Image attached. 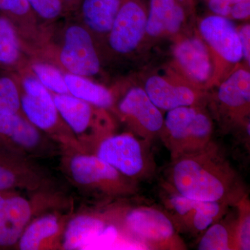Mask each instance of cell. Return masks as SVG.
Returning <instances> with one entry per match:
<instances>
[{
    "label": "cell",
    "instance_id": "cell-15",
    "mask_svg": "<svg viewBox=\"0 0 250 250\" xmlns=\"http://www.w3.org/2000/svg\"><path fill=\"white\" fill-rule=\"evenodd\" d=\"M73 204L46 210L35 217L24 229L15 249L61 250L62 235L73 213Z\"/></svg>",
    "mask_w": 250,
    "mask_h": 250
},
{
    "label": "cell",
    "instance_id": "cell-32",
    "mask_svg": "<svg viewBox=\"0 0 250 250\" xmlns=\"http://www.w3.org/2000/svg\"><path fill=\"white\" fill-rule=\"evenodd\" d=\"M240 41L243 52V57H245L248 64L250 62V26L246 24L241 28L238 32Z\"/></svg>",
    "mask_w": 250,
    "mask_h": 250
},
{
    "label": "cell",
    "instance_id": "cell-11",
    "mask_svg": "<svg viewBox=\"0 0 250 250\" xmlns=\"http://www.w3.org/2000/svg\"><path fill=\"white\" fill-rule=\"evenodd\" d=\"M52 95L61 116L83 152H89L99 141L113 133L114 125L107 110L94 106L70 94Z\"/></svg>",
    "mask_w": 250,
    "mask_h": 250
},
{
    "label": "cell",
    "instance_id": "cell-22",
    "mask_svg": "<svg viewBox=\"0 0 250 250\" xmlns=\"http://www.w3.org/2000/svg\"><path fill=\"white\" fill-rule=\"evenodd\" d=\"M176 59L189 77L204 82L209 77L210 62L205 44L197 39L182 41L174 50Z\"/></svg>",
    "mask_w": 250,
    "mask_h": 250
},
{
    "label": "cell",
    "instance_id": "cell-31",
    "mask_svg": "<svg viewBox=\"0 0 250 250\" xmlns=\"http://www.w3.org/2000/svg\"><path fill=\"white\" fill-rule=\"evenodd\" d=\"M241 1L246 0H210L208 6L213 13L224 17L231 14L233 5Z\"/></svg>",
    "mask_w": 250,
    "mask_h": 250
},
{
    "label": "cell",
    "instance_id": "cell-18",
    "mask_svg": "<svg viewBox=\"0 0 250 250\" xmlns=\"http://www.w3.org/2000/svg\"><path fill=\"white\" fill-rule=\"evenodd\" d=\"M200 31L208 44L229 62H240L243 52L239 35L232 22L223 16L205 18L200 24Z\"/></svg>",
    "mask_w": 250,
    "mask_h": 250
},
{
    "label": "cell",
    "instance_id": "cell-21",
    "mask_svg": "<svg viewBox=\"0 0 250 250\" xmlns=\"http://www.w3.org/2000/svg\"><path fill=\"white\" fill-rule=\"evenodd\" d=\"M121 4V0H82L77 20L93 36L107 35Z\"/></svg>",
    "mask_w": 250,
    "mask_h": 250
},
{
    "label": "cell",
    "instance_id": "cell-29",
    "mask_svg": "<svg viewBox=\"0 0 250 250\" xmlns=\"http://www.w3.org/2000/svg\"><path fill=\"white\" fill-rule=\"evenodd\" d=\"M236 229L237 250H250V204L248 194L238 202Z\"/></svg>",
    "mask_w": 250,
    "mask_h": 250
},
{
    "label": "cell",
    "instance_id": "cell-1",
    "mask_svg": "<svg viewBox=\"0 0 250 250\" xmlns=\"http://www.w3.org/2000/svg\"><path fill=\"white\" fill-rule=\"evenodd\" d=\"M164 184L182 196L231 207L248 194L239 174L213 141L198 152L171 159Z\"/></svg>",
    "mask_w": 250,
    "mask_h": 250
},
{
    "label": "cell",
    "instance_id": "cell-33",
    "mask_svg": "<svg viewBox=\"0 0 250 250\" xmlns=\"http://www.w3.org/2000/svg\"><path fill=\"white\" fill-rule=\"evenodd\" d=\"M231 16L236 19H245L249 17L250 14V0L241 1L233 5L231 10Z\"/></svg>",
    "mask_w": 250,
    "mask_h": 250
},
{
    "label": "cell",
    "instance_id": "cell-13",
    "mask_svg": "<svg viewBox=\"0 0 250 250\" xmlns=\"http://www.w3.org/2000/svg\"><path fill=\"white\" fill-rule=\"evenodd\" d=\"M116 111L140 139L152 145L160 136L164 116L142 88L136 87L126 92L118 102Z\"/></svg>",
    "mask_w": 250,
    "mask_h": 250
},
{
    "label": "cell",
    "instance_id": "cell-20",
    "mask_svg": "<svg viewBox=\"0 0 250 250\" xmlns=\"http://www.w3.org/2000/svg\"><path fill=\"white\" fill-rule=\"evenodd\" d=\"M145 91L156 107L165 111L192 106L197 98L196 94L190 88L170 84L158 76L148 79Z\"/></svg>",
    "mask_w": 250,
    "mask_h": 250
},
{
    "label": "cell",
    "instance_id": "cell-30",
    "mask_svg": "<svg viewBox=\"0 0 250 250\" xmlns=\"http://www.w3.org/2000/svg\"><path fill=\"white\" fill-rule=\"evenodd\" d=\"M31 9L44 24H53L65 14L62 0H28ZM47 26V25H46Z\"/></svg>",
    "mask_w": 250,
    "mask_h": 250
},
{
    "label": "cell",
    "instance_id": "cell-17",
    "mask_svg": "<svg viewBox=\"0 0 250 250\" xmlns=\"http://www.w3.org/2000/svg\"><path fill=\"white\" fill-rule=\"evenodd\" d=\"M0 13L16 27L30 57L39 55L48 36V26L41 24L28 0H0Z\"/></svg>",
    "mask_w": 250,
    "mask_h": 250
},
{
    "label": "cell",
    "instance_id": "cell-23",
    "mask_svg": "<svg viewBox=\"0 0 250 250\" xmlns=\"http://www.w3.org/2000/svg\"><path fill=\"white\" fill-rule=\"evenodd\" d=\"M184 20L183 9L174 0H151L146 32L151 36L174 34L180 29Z\"/></svg>",
    "mask_w": 250,
    "mask_h": 250
},
{
    "label": "cell",
    "instance_id": "cell-7",
    "mask_svg": "<svg viewBox=\"0 0 250 250\" xmlns=\"http://www.w3.org/2000/svg\"><path fill=\"white\" fill-rule=\"evenodd\" d=\"M117 244L136 249L100 205L73 212L62 235L61 250L110 248Z\"/></svg>",
    "mask_w": 250,
    "mask_h": 250
},
{
    "label": "cell",
    "instance_id": "cell-10",
    "mask_svg": "<svg viewBox=\"0 0 250 250\" xmlns=\"http://www.w3.org/2000/svg\"><path fill=\"white\" fill-rule=\"evenodd\" d=\"M0 150L34 160L60 156L62 147L24 115L0 112Z\"/></svg>",
    "mask_w": 250,
    "mask_h": 250
},
{
    "label": "cell",
    "instance_id": "cell-9",
    "mask_svg": "<svg viewBox=\"0 0 250 250\" xmlns=\"http://www.w3.org/2000/svg\"><path fill=\"white\" fill-rule=\"evenodd\" d=\"M212 134L208 116L190 106L167 112L160 136L173 159L204 149L213 141Z\"/></svg>",
    "mask_w": 250,
    "mask_h": 250
},
{
    "label": "cell",
    "instance_id": "cell-12",
    "mask_svg": "<svg viewBox=\"0 0 250 250\" xmlns=\"http://www.w3.org/2000/svg\"><path fill=\"white\" fill-rule=\"evenodd\" d=\"M161 199L164 209L179 233L199 237L218 221L231 206L220 202H204L182 196L163 184Z\"/></svg>",
    "mask_w": 250,
    "mask_h": 250
},
{
    "label": "cell",
    "instance_id": "cell-25",
    "mask_svg": "<svg viewBox=\"0 0 250 250\" xmlns=\"http://www.w3.org/2000/svg\"><path fill=\"white\" fill-rule=\"evenodd\" d=\"M64 80L69 94L72 96L104 109L114 107V95L103 85L93 82L88 77L67 72H64Z\"/></svg>",
    "mask_w": 250,
    "mask_h": 250
},
{
    "label": "cell",
    "instance_id": "cell-28",
    "mask_svg": "<svg viewBox=\"0 0 250 250\" xmlns=\"http://www.w3.org/2000/svg\"><path fill=\"white\" fill-rule=\"evenodd\" d=\"M0 112L22 114L19 87L12 73L0 70Z\"/></svg>",
    "mask_w": 250,
    "mask_h": 250
},
{
    "label": "cell",
    "instance_id": "cell-3",
    "mask_svg": "<svg viewBox=\"0 0 250 250\" xmlns=\"http://www.w3.org/2000/svg\"><path fill=\"white\" fill-rule=\"evenodd\" d=\"M60 156L61 168L67 181L100 205L131 199L139 193V182L95 154L63 148Z\"/></svg>",
    "mask_w": 250,
    "mask_h": 250
},
{
    "label": "cell",
    "instance_id": "cell-24",
    "mask_svg": "<svg viewBox=\"0 0 250 250\" xmlns=\"http://www.w3.org/2000/svg\"><path fill=\"white\" fill-rule=\"evenodd\" d=\"M228 211L199 236L197 250H237V208L236 213Z\"/></svg>",
    "mask_w": 250,
    "mask_h": 250
},
{
    "label": "cell",
    "instance_id": "cell-27",
    "mask_svg": "<svg viewBox=\"0 0 250 250\" xmlns=\"http://www.w3.org/2000/svg\"><path fill=\"white\" fill-rule=\"evenodd\" d=\"M27 68L50 93L59 95L69 94L64 80V72L52 62L30 57Z\"/></svg>",
    "mask_w": 250,
    "mask_h": 250
},
{
    "label": "cell",
    "instance_id": "cell-8",
    "mask_svg": "<svg viewBox=\"0 0 250 250\" xmlns=\"http://www.w3.org/2000/svg\"><path fill=\"white\" fill-rule=\"evenodd\" d=\"M151 146L133 133H112L99 141L88 153L139 182L155 175L156 164Z\"/></svg>",
    "mask_w": 250,
    "mask_h": 250
},
{
    "label": "cell",
    "instance_id": "cell-2",
    "mask_svg": "<svg viewBox=\"0 0 250 250\" xmlns=\"http://www.w3.org/2000/svg\"><path fill=\"white\" fill-rule=\"evenodd\" d=\"M110 218L140 250H185L187 245L164 208L131 202V199L101 205Z\"/></svg>",
    "mask_w": 250,
    "mask_h": 250
},
{
    "label": "cell",
    "instance_id": "cell-14",
    "mask_svg": "<svg viewBox=\"0 0 250 250\" xmlns=\"http://www.w3.org/2000/svg\"><path fill=\"white\" fill-rule=\"evenodd\" d=\"M53 188L55 182L52 176L34 160L0 150V191Z\"/></svg>",
    "mask_w": 250,
    "mask_h": 250
},
{
    "label": "cell",
    "instance_id": "cell-16",
    "mask_svg": "<svg viewBox=\"0 0 250 250\" xmlns=\"http://www.w3.org/2000/svg\"><path fill=\"white\" fill-rule=\"evenodd\" d=\"M147 17L137 3L129 1L121 8L108 33V42L113 52L127 54L135 50L146 31Z\"/></svg>",
    "mask_w": 250,
    "mask_h": 250
},
{
    "label": "cell",
    "instance_id": "cell-5",
    "mask_svg": "<svg viewBox=\"0 0 250 250\" xmlns=\"http://www.w3.org/2000/svg\"><path fill=\"white\" fill-rule=\"evenodd\" d=\"M19 87L21 111L38 129L59 146L83 152L54 103L52 93L36 78L27 66L12 73Z\"/></svg>",
    "mask_w": 250,
    "mask_h": 250
},
{
    "label": "cell",
    "instance_id": "cell-6",
    "mask_svg": "<svg viewBox=\"0 0 250 250\" xmlns=\"http://www.w3.org/2000/svg\"><path fill=\"white\" fill-rule=\"evenodd\" d=\"M72 204L56 188L27 193L0 191V249H15L24 229L37 215Z\"/></svg>",
    "mask_w": 250,
    "mask_h": 250
},
{
    "label": "cell",
    "instance_id": "cell-4",
    "mask_svg": "<svg viewBox=\"0 0 250 250\" xmlns=\"http://www.w3.org/2000/svg\"><path fill=\"white\" fill-rule=\"evenodd\" d=\"M59 29L49 27L47 42L36 58L48 61L67 73L88 78L98 75L101 62L88 28L77 19Z\"/></svg>",
    "mask_w": 250,
    "mask_h": 250
},
{
    "label": "cell",
    "instance_id": "cell-34",
    "mask_svg": "<svg viewBox=\"0 0 250 250\" xmlns=\"http://www.w3.org/2000/svg\"><path fill=\"white\" fill-rule=\"evenodd\" d=\"M62 1L65 12L67 13L68 11H75L78 10L82 0H62Z\"/></svg>",
    "mask_w": 250,
    "mask_h": 250
},
{
    "label": "cell",
    "instance_id": "cell-19",
    "mask_svg": "<svg viewBox=\"0 0 250 250\" xmlns=\"http://www.w3.org/2000/svg\"><path fill=\"white\" fill-rule=\"evenodd\" d=\"M29 59L16 27L0 13V70L18 72L27 67Z\"/></svg>",
    "mask_w": 250,
    "mask_h": 250
},
{
    "label": "cell",
    "instance_id": "cell-26",
    "mask_svg": "<svg viewBox=\"0 0 250 250\" xmlns=\"http://www.w3.org/2000/svg\"><path fill=\"white\" fill-rule=\"evenodd\" d=\"M218 98L225 107L242 111L249 106L250 75L244 70L235 72L219 88Z\"/></svg>",
    "mask_w": 250,
    "mask_h": 250
}]
</instances>
